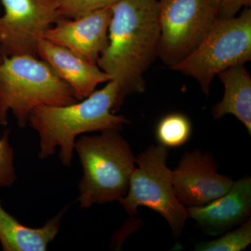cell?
<instances>
[{"instance_id":"cell-16","label":"cell","mask_w":251,"mask_h":251,"mask_svg":"<svg viewBox=\"0 0 251 251\" xmlns=\"http://www.w3.org/2000/svg\"><path fill=\"white\" fill-rule=\"evenodd\" d=\"M251 244V219L244 221L240 227L219 239L201 242L196 245L197 251H241Z\"/></svg>"},{"instance_id":"cell-15","label":"cell","mask_w":251,"mask_h":251,"mask_svg":"<svg viewBox=\"0 0 251 251\" xmlns=\"http://www.w3.org/2000/svg\"><path fill=\"white\" fill-rule=\"evenodd\" d=\"M192 125L184 114L170 113L162 117L156 128V138L159 145L167 148L182 146L191 138Z\"/></svg>"},{"instance_id":"cell-5","label":"cell","mask_w":251,"mask_h":251,"mask_svg":"<svg viewBox=\"0 0 251 251\" xmlns=\"http://www.w3.org/2000/svg\"><path fill=\"white\" fill-rule=\"evenodd\" d=\"M251 59V10L238 16L217 18L210 30L192 52L171 69L198 81L208 95L214 77Z\"/></svg>"},{"instance_id":"cell-8","label":"cell","mask_w":251,"mask_h":251,"mask_svg":"<svg viewBox=\"0 0 251 251\" xmlns=\"http://www.w3.org/2000/svg\"><path fill=\"white\" fill-rule=\"evenodd\" d=\"M0 55L37 56L46 31L62 18L56 0H0Z\"/></svg>"},{"instance_id":"cell-2","label":"cell","mask_w":251,"mask_h":251,"mask_svg":"<svg viewBox=\"0 0 251 251\" xmlns=\"http://www.w3.org/2000/svg\"><path fill=\"white\" fill-rule=\"evenodd\" d=\"M115 81H108L80 101L64 105H41L32 110L28 123L39 136L41 159L53 155L59 148L63 166H70L77 137L86 133L121 129L129 123L115 115L124 102Z\"/></svg>"},{"instance_id":"cell-4","label":"cell","mask_w":251,"mask_h":251,"mask_svg":"<svg viewBox=\"0 0 251 251\" xmlns=\"http://www.w3.org/2000/svg\"><path fill=\"white\" fill-rule=\"evenodd\" d=\"M75 150L83 171L76 200L80 208L118 201L125 196L136 158L119 130H105L77 138Z\"/></svg>"},{"instance_id":"cell-11","label":"cell","mask_w":251,"mask_h":251,"mask_svg":"<svg viewBox=\"0 0 251 251\" xmlns=\"http://www.w3.org/2000/svg\"><path fill=\"white\" fill-rule=\"evenodd\" d=\"M37 56L71 87L78 100L93 93L100 84L111 80L97 64L45 39H41L38 45Z\"/></svg>"},{"instance_id":"cell-13","label":"cell","mask_w":251,"mask_h":251,"mask_svg":"<svg viewBox=\"0 0 251 251\" xmlns=\"http://www.w3.org/2000/svg\"><path fill=\"white\" fill-rule=\"evenodd\" d=\"M68 206L40 227L21 224L5 210L0 200V244L4 251H45L58 233Z\"/></svg>"},{"instance_id":"cell-9","label":"cell","mask_w":251,"mask_h":251,"mask_svg":"<svg viewBox=\"0 0 251 251\" xmlns=\"http://www.w3.org/2000/svg\"><path fill=\"white\" fill-rule=\"evenodd\" d=\"M233 182L217 173V163L213 155L199 150L185 153L173 171L175 195L186 208L205 205L224 196Z\"/></svg>"},{"instance_id":"cell-6","label":"cell","mask_w":251,"mask_h":251,"mask_svg":"<svg viewBox=\"0 0 251 251\" xmlns=\"http://www.w3.org/2000/svg\"><path fill=\"white\" fill-rule=\"evenodd\" d=\"M168 148L151 145L136 158L134 171L125 196L118 202L125 210L134 216L139 206H146L163 216L175 236L182 232L188 215L173 188V171L167 166Z\"/></svg>"},{"instance_id":"cell-10","label":"cell","mask_w":251,"mask_h":251,"mask_svg":"<svg viewBox=\"0 0 251 251\" xmlns=\"http://www.w3.org/2000/svg\"><path fill=\"white\" fill-rule=\"evenodd\" d=\"M111 16L110 6L80 17L61 18L46 31L44 39L97 64L108 46Z\"/></svg>"},{"instance_id":"cell-14","label":"cell","mask_w":251,"mask_h":251,"mask_svg":"<svg viewBox=\"0 0 251 251\" xmlns=\"http://www.w3.org/2000/svg\"><path fill=\"white\" fill-rule=\"evenodd\" d=\"M224 84L222 100L211 110L216 120L226 115H234L251 134V77L244 64L234 66L218 74Z\"/></svg>"},{"instance_id":"cell-19","label":"cell","mask_w":251,"mask_h":251,"mask_svg":"<svg viewBox=\"0 0 251 251\" xmlns=\"http://www.w3.org/2000/svg\"><path fill=\"white\" fill-rule=\"evenodd\" d=\"M219 18H229L236 14L242 8L249 7L251 0H214Z\"/></svg>"},{"instance_id":"cell-1","label":"cell","mask_w":251,"mask_h":251,"mask_svg":"<svg viewBox=\"0 0 251 251\" xmlns=\"http://www.w3.org/2000/svg\"><path fill=\"white\" fill-rule=\"evenodd\" d=\"M111 9L108 46L97 64L116 82L125 99L145 91L144 74L158 57V1L120 0Z\"/></svg>"},{"instance_id":"cell-7","label":"cell","mask_w":251,"mask_h":251,"mask_svg":"<svg viewBox=\"0 0 251 251\" xmlns=\"http://www.w3.org/2000/svg\"><path fill=\"white\" fill-rule=\"evenodd\" d=\"M214 0H160L158 57L173 67L196 49L217 20Z\"/></svg>"},{"instance_id":"cell-18","label":"cell","mask_w":251,"mask_h":251,"mask_svg":"<svg viewBox=\"0 0 251 251\" xmlns=\"http://www.w3.org/2000/svg\"><path fill=\"white\" fill-rule=\"evenodd\" d=\"M9 130L0 138V187H10L16 179L14 152L9 143Z\"/></svg>"},{"instance_id":"cell-3","label":"cell","mask_w":251,"mask_h":251,"mask_svg":"<svg viewBox=\"0 0 251 251\" xmlns=\"http://www.w3.org/2000/svg\"><path fill=\"white\" fill-rule=\"evenodd\" d=\"M77 100L71 87L43 59L30 54L1 57L0 125H7L11 112L23 128L37 107L68 105Z\"/></svg>"},{"instance_id":"cell-20","label":"cell","mask_w":251,"mask_h":251,"mask_svg":"<svg viewBox=\"0 0 251 251\" xmlns=\"http://www.w3.org/2000/svg\"><path fill=\"white\" fill-rule=\"evenodd\" d=\"M1 56L0 55V61H1Z\"/></svg>"},{"instance_id":"cell-12","label":"cell","mask_w":251,"mask_h":251,"mask_svg":"<svg viewBox=\"0 0 251 251\" xmlns=\"http://www.w3.org/2000/svg\"><path fill=\"white\" fill-rule=\"evenodd\" d=\"M186 209L188 218L194 219L209 234H217L242 224L251 214V178L234 181L228 192L205 205Z\"/></svg>"},{"instance_id":"cell-17","label":"cell","mask_w":251,"mask_h":251,"mask_svg":"<svg viewBox=\"0 0 251 251\" xmlns=\"http://www.w3.org/2000/svg\"><path fill=\"white\" fill-rule=\"evenodd\" d=\"M62 18H75L110 7L120 0H56Z\"/></svg>"}]
</instances>
